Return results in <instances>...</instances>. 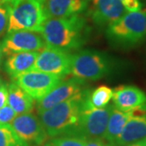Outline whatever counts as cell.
Here are the masks:
<instances>
[{"mask_svg": "<svg viewBox=\"0 0 146 146\" xmlns=\"http://www.w3.org/2000/svg\"><path fill=\"white\" fill-rule=\"evenodd\" d=\"M40 34L47 46L66 51L76 50L86 42V21L80 15L47 18L42 25Z\"/></svg>", "mask_w": 146, "mask_h": 146, "instance_id": "6da1fadb", "label": "cell"}, {"mask_svg": "<svg viewBox=\"0 0 146 146\" xmlns=\"http://www.w3.org/2000/svg\"><path fill=\"white\" fill-rule=\"evenodd\" d=\"M89 91L84 89L52 108L38 112V118L48 136L54 138L64 135H76L80 115Z\"/></svg>", "mask_w": 146, "mask_h": 146, "instance_id": "7a4b0ae2", "label": "cell"}, {"mask_svg": "<svg viewBox=\"0 0 146 146\" xmlns=\"http://www.w3.org/2000/svg\"><path fill=\"white\" fill-rule=\"evenodd\" d=\"M106 36L115 46L133 48L146 38V10L127 11L106 29Z\"/></svg>", "mask_w": 146, "mask_h": 146, "instance_id": "3957f363", "label": "cell"}, {"mask_svg": "<svg viewBox=\"0 0 146 146\" xmlns=\"http://www.w3.org/2000/svg\"><path fill=\"white\" fill-rule=\"evenodd\" d=\"M3 7L8 11L7 33L19 30L40 33L47 19L42 0H6Z\"/></svg>", "mask_w": 146, "mask_h": 146, "instance_id": "277c9868", "label": "cell"}, {"mask_svg": "<svg viewBox=\"0 0 146 146\" xmlns=\"http://www.w3.org/2000/svg\"><path fill=\"white\" fill-rule=\"evenodd\" d=\"M113 68L112 61L102 53L84 50L71 57L70 73L81 80H97L108 75Z\"/></svg>", "mask_w": 146, "mask_h": 146, "instance_id": "5b68a950", "label": "cell"}, {"mask_svg": "<svg viewBox=\"0 0 146 146\" xmlns=\"http://www.w3.org/2000/svg\"><path fill=\"white\" fill-rule=\"evenodd\" d=\"M87 96L80 115L76 135L83 136L87 140L104 139L110 115L114 105H107L103 108H94L87 104Z\"/></svg>", "mask_w": 146, "mask_h": 146, "instance_id": "8992f818", "label": "cell"}, {"mask_svg": "<svg viewBox=\"0 0 146 146\" xmlns=\"http://www.w3.org/2000/svg\"><path fill=\"white\" fill-rule=\"evenodd\" d=\"M63 76L32 70L16 78V84L33 99H42L63 80Z\"/></svg>", "mask_w": 146, "mask_h": 146, "instance_id": "52a82bcc", "label": "cell"}, {"mask_svg": "<svg viewBox=\"0 0 146 146\" xmlns=\"http://www.w3.org/2000/svg\"><path fill=\"white\" fill-rule=\"evenodd\" d=\"M71 57L66 50L46 45L37 54L33 70L64 77L70 74Z\"/></svg>", "mask_w": 146, "mask_h": 146, "instance_id": "ba28073f", "label": "cell"}, {"mask_svg": "<svg viewBox=\"0 0 146 146\" xmlns=\"http://www.w3.org/2000/svg\"><path fill=\"white\" fill-rule=\"evenodd\" d=\"M9 125L16 136L29 145H42L48 138L39 118L31 113L17 115Z\"/></svg>", "mask_w": 146, "mask_h": 146, "instance_id": "9c48e42d", "label": "cell"}, {"mask_svg": "<svg viewBox=\"0 0 146 146\" xmlns=\"http://www.w3.org/2000/svg\"><path fill=\"white\" fill-rule=\"evenodd\" d=\"M46 46L40 33L19 30L7 33L2 43L3 52L6 55L26 51H39Z\"/></svg>", "mask_w": 146, "mask_h": 146, "instance_id": "30bf717a", "label": "cell"}, {"mask_svg": "<svg viewBox=\"0 0 146 146\" xmlns=\"http://www.w3.org/2000/svg\"><path fill=\"white\" fill-rule=\"evenodd\" d=\"M83 86V80L75 77L68 80L61 81L42 99L37 101V112L50 109L54 106L71 98L84 90Z\"/></svg>", "mask_w": 146, "mask_h": 146, "instance_id": "8fae6325", "label": "cell"}, {"mask_svg": "<svg viewBox=\"0 0 146 146\" xmlns=\"http://www.w3.org/2000/svg\"><path fill=\"white\" fill-rule=\"evenodd\" d=\"M127 12L119 0H92L90 16L98 26H108Z\"/></svg>", "mask_w": 146, "mask_h": 146, "instance_id": "7c38bea8", "label": "cell"}, {"mask_svg": "<svg viewBox=\"0 0 146 146\" xmlns=\"http://www.w3.org/2000/svg\"><path fill=\"white\" fill-rule=\"evenodd\" d=\"M46 18H65L77 16L87 9L86 0H42Z\"/></svg>", "mask_w": 146, "mask_h": 146, "instance_id": "4fadbf2b", "label": "cell"}, {"mask_svg": "<svg viewBox=\"0 0 146 146\" xmlns=\"http://www.w3.org/2000/svg\"><path fill=\"white\" fill-rule=\"evenodd\" d=\"M114 106L127 112L146 103V94L133 85H121L113 90Z\"/></svg>", "mask_w": 146, "mask_h": 146, "instance_id": "5bb4252c", "label": "cell"}, {"mask_svg": "<svg viewBox=\"0 0 146 146\" xmlns=\"http://www.w3.org/2000/svg\"><path fill=\"white\" fill-rule=\"evenodd\" d=\"M146 141V115L131 117L124 126L113 146H127Z\"/></svg>", "mask_w": 146, "mask_h": 146, "instance_id": "9a60e30c", "label": "cell"}, {"mask_svg": "<svg viewBox=\"0 0 146 146\" xmlns=\"http://www.w3.org/2000/svg\"><path fill=\"white\" fill-rule=\"evenodd\" d=\"M38 51L18 52L9 55L5 63L7 72L16 79L24 73L34 69Z\"/></svg>", "mask_w": 146, "mask_h": 146, "instance_id": "2e32d148", "label": "cell"}, {"mask_svg": "<svg viewBox=\"0 0 146 146\" xmlns=\"http://www.w3.org/2000/svg\"><path fill=\"white\" fill-rule=\"evenodd\" d=\"M7 105L16 115L30 113L33 110V99L16 83L7 85Z\"/></svg>", "mask_w": 146, "mask_h": 146, "instance_id": "e0dca14e", "label": "cell"}, {"mask_svg": "<svg viewBox=\"0 0 146 146\" xmlns=\"http://www.w3.org/2000/svg\"><path fill=\"white\" fill-rule=\"evenodd\" d=\"M129 119L130 115L128 112L122 111L114 106L110 115L104 140L113 146Z\"/></svg>", "mask_w": 146, "mask_h": 146, "instance_id": "ac0fdd59", "label": "cell"}, {"mask_svg": "<svg viewBox=\"0 0 146 146\" xmlns=\"http://www.w3.org/2000/svg\"><path fill=\"white\" fill-rule=\"evenodd\" d=\"M113 98V89L107 85H100L87 96V104L94 108H103Z\"/></svg>", "mask_w": 146, "mask_h": 146, "instance_id": "d6986e66", "label": "cell"}, {"mask_svg": "<svg viewBox=\"0 0 146 146\" xmlns=\"http://www.w3.org/2000/svg\"><path fill=\"white\" fill-rule=\"evenodd\" d=\"M0 146H29L20 139L9 124H0Z\"/></svg>", "mask_w": 146, "mask_h": 146, "instance_id": "ffe728a7", "label": "cell"}, {"mask_svg": "<svg viewBox=\"0 0 146 146\" xmlns=\"http://www.w3.org/2000/svg\"><path fill=\"white\" fill-rule=\"evenodd\" d=\"M87 139L77 135H64L54 137L50 141L52 146H85Z\"/></svg>", "mask_w": 146, "mask_h": 146, "instance_id": "44dd1931", "label": "cell"}, {"mask_svg": "<svg viewBox=\"0 0 146 146\" xmlns=\"http://www.w3.org/2000/svg\"><path fill=\"white\" fill-rule=\"evenodd\" d=\"M16 112L8 105L0 108V124H9L16 116Z\"/></svg>", "mask_w": 146, "mask_h": 146, "instance_id": "7402d4cb", "label": "cell"}, {"mask_svg": "<svg viewBox=\"0 0 146 146\" xmlns=\"http://www.w3.org/2000/svg\"><path fill=\"white\" fill-rule=\"evenodd\" d=\"M8 26V11L5 7H0V36L7 29Z\"/></svg>", "mask_w": 146, "mask_h": 146, "instance_id": "603a6c76", "label": "cell"}, {"mask_svg": "<svg viewBox=\"0 0 146 146\" xmlns=\"http://www.w3.org/2000/svg\"><path fill=\"white\" fill-rule=\"evenodd\" d=\"M127 11H137L142 9L140 0H119Z\"/></svg>", "mask_w": 146, "mask_h": 146, "instance_id": "cb8c5ba5", "label": "cell"}, {"mask_svg": "<svg viewBox=\"0 0 146 146\" xmlns=\"http://www.w3.org/2000/svg\"><path fill=\"white\" fill-rule=\"evenodd\" d=\"M7 84H1L0 85V108L7 105Z\"/></svg>", "mask_w": 146, "mask_h": 146, "instance_id": "d4e9b609", "label": "cell"}, {"mask_svg": "<svg viewBox=\"0 0 146 146\" xmlns=\"http://www.w3.org/2000/svg\"><path fill=\"white\" fill-rule=\"evenodd\" d=\"M106 144L103 139H90L87 141L85 146H104Z\"/></svg>", "mask_w": 146, "mask_h": 146, "instance_id": "484cf974", "label": "cell"}, {"mask_svg": "<svg viewBox=\"0 0 146 146\" xmlns=\"http://www.w3.org/2000/svg\"><path fill=\"white\" fill-rule=\"evenodd\" d=\"M127 146H146V141L133 143V144H131V145H128Z\"/></svg>", "mask_w": 146, "mask_h": 146, "instance_id": "4316f807", "label": "cell"}, {"mask_svg": "<svg viewBox=\"0 0 146 146\" xmlns=\"http://www.w3.org/2000/svg\"><path fill=\"white\" fill-rule=\"evenodd\" d=\"M3 52L2 44L0 43V63H1V61H2V58H3Z\"/></svg>", "mask_w": 146, "mask_h": 146, "instance_id": "83f0119b", "label": "cell"}, {"mask_svg": "<svg viewBox=\"0 0 146 146\" xmlns=\"http://www.w3.org/2000/svg\"><path fill=\"white\" fill-rule=\"evenodd\" d=\"M40 146H52L51 145V144H50V142H46V143H44L43 145Z\"/></svg>", "mask_w": 146, "mask_h": 146, "instance_id": "f1b7e54d", "label": "cell"}, {"mask_svg": "<svg viewBox=\"0 0 146 146\" xmlns=\"http://www.w3.org/2000/svg\"><path fill=\"white\" fill-rule=\"evenodd\" d=\"M6 0H0V7H3L5 4Z\"/></svg>", "mask_w": 146, "mask_h": 146, "instance_id": "f546056e", "label": "cell"}, {"mask_svg": "<svg viewBox=\"0 0 146 146\" xmlns=\"http://www.w3.org/2000/svg\"><path fill=\"white\" fill-rule=\"evenodd\" d=\"M104 146H112V145H110V144H108V143H106Z\"/></svg>", "mask_w": 146, "mask_h": 146, "instance_id": "4dcf8cb0", "label": "cell"}, {"mask_svg": "<svg viewBox=\"0 0 146 146\" xmlns=\"http://www.w3.org/2000/svg\"><path fill=\"white\" fill-rule=\"evenodd\" d=\"M1 84L2 83H1V79H0V85H1Z\"/></svg>", "mask_w": 146, "mask_h": 146, "instance_id": "1f68e13d", "label": "cell"}, {"mask_svg": "<svg viewBox=\"0 0 146 146\" xmlns=\"http://www.w3.org/2000/svg\"><path fill=\"white\" fill-rule=\"evenodd\" d=\"M86 1H88V0H86Z\"/></svg>", "mask_w": 146, "mask_h": 146, "instance_id": "d6a6232c", "label": "cell"}]
</instances>
